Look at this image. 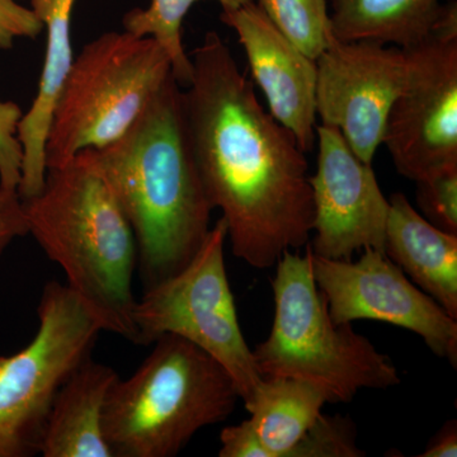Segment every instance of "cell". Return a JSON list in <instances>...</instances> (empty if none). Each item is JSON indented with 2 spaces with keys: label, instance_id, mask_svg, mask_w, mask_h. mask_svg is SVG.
<instances>
[{
  "label": "cell",
  "instance_id": "6da1fadb",
  "mask_svg": "<svg viewBox=\"0 0 457 457\" xmlns=\"http://www.w3.org/2000/svg\"><path fill=\"white\" fill-rule=\"evenodd\" d=\"M183 111L198 174L231 252L257 270L308 245L314 225L305 152L262 106L218 33L192 53Z\"/></svg>",
  "mask_w": 457,
  "mask_h": 457
},
{
  "label": "cell",
  "instance_id": "7a4b0ae2",
  "mask_svg": "<svg viewBox=\"0 0 457 457\" xmlns=\"http://www.w3.org/2000/svg\"><path fill=\"white\" fill-rule=\"evenodd\" d=\"M173 74L120 139L90 150L130 222L144 290L185 269L212 230V204Z\"/></svg>",
  "mask_w": 457,
  "mask_h": 457
},
{
  "label": "cell",
  "instance_id": "3957f363",
  "mask_svg": "<svg viewBox=\"0 0 457 457\" xmlns=\"http://www.w3.org/2000/svg\"><path fill=\"white\" fill-rule=\"evenodd\" d=\"M22 203L29 234L64 270L102 332L135 343L137 240L90 150L47 170L41 191Z\"/></svg>",
  "mask_w": 457,
  "mask_h": 457
},
{
  "label": "cell",
  "instance_id": "277c9868",
  "mask_svg": "<svg viewBox=\"0 0 457 457\" xmlns=\"http://www.w3.org/2000/svg\"><path fill=\"white\" fill-rule=\"evenodd\" d=\"M134 375L111 387L104 435L113 457H173L237 407L233 378L186 339L164 335Z\"/></svg>",
  "mask_w": 457,
  "mask_h": 457
},
{
  "label": "cell",
  "instance_id": "5b68a950",
  "mask_svg": "<svg viewBox=\"0 0 457 457\" xmlns=\"http://www.w3.org/2000/svg\"><path fill=\"white\" fill-rule=\"evenodd\" d=\"M275 317L269 337L253 350L262 376L306 381L328 403H351L363 389L402 383L392 359L352 324H336L312 278L308 252H285L272 279Z\"/></svg>",
  "mask_w": 457,
  "mask_h": 457
},
{
  "label": "cell",
  "instance_id": "8992f818",
  "mask_svg": "<svg viewBox=\"0 0 457 457\" xmlns=\"http://www.w3.org/2000/svg\"><path fill=\"white\" fill-rule=\"evenodd\" d=\"M171 74L170 56L154 38L123 29L88 42L74 57L51 114L47 170L120 139Z\"/></svg>",
  "mask_w": 457,
  "mask_h": 457
},
{
  "label": "cell",
  "instance_id": "52a82bcc",
  "mask_svg": "<svg viewBox=\"0 0 457 457\" xmlns=\"http://www.w3.org/2000/svg\"><path fill=\"white\" fill-rule=\"evenodd\" d=\"M227 240L220 218L185 269L144 290L132 314L135 345H153L164 335L191 342L227 370L246 403L263 376L237 318L225 267Z\"/></svg>",
  "mask_w": 457,
  "mask_h": 457
},
{
  "label": "cell",
  "instance_id": "ba28073f",
  "mask_svg": "<svg viewBox=\"0 0 457 457\" xmlns=\"http://www.w3.org/2000/svg\"><path fill=\"white\" fill-rule=\"evenodd\" d=\"M38 329L12 356H0V457L40 453L60 387L88 359L101 327L66 285L50 281L37 308Z\"/></svg>",
  "mask_w": 457,
  "mask_h": 457
},
{
  "label": "cell",
  "instance_id": "9c48e42d",
  "mask_svg": "<svg viewBox=\"0 0 457 457\" xmlns=\"http://www.w3.org/2000/svg\"><path fill=\"white\" fill-rule=\"evenodd\" d=\"M408 74L385 126L400 176L422 180L457 167V3L445 4L425 41L407 49Z\"/></svg>",
  "mask_w": 457,
  "mask_h": 457
},
{
  "label": "cell",
  "instance_id": "30bf717a",
  "mask_svg": "<svg viewBox=\"0 0 457 457\" xmlns=\"http://www.w3.org/2000/svg\"><path fill=\"white\" fill-rule=\"evenodd\" d=\"M312 278L336 324L381 321L416 333L432 353L457 365V320L420 290L383 251L359 261L329 260L306 249Z\"/></svg>",
  "mask_w": 457,
  "mask_h": 457
},
{
  "label": "cell",
  "instance_id": "8fae6325",
  "mask_svg": "<svg viewBox=\"0 0 457 457\" xmlns=\"http://www.w3.org/2000/svg\"><path fill=\"white\" fill-rule=\"evenodd\" d=\"M315 62L320 125L339 130L354 154L372 164L390 108L407 79V51L332 35Z\"/></svg>",
  "mask_w": 457,
  "mask_h": 457
},
{
  "label": "cell",
  "instance_id": "7c38bea8",
  "mask_svg": "<svg viewBox=\"0 0 457 457\" xmlns=\"http://www.w3.org/2000/svg\"><path fill=\"white\" fill-rule=\"evenodd\" d=\"M317 140L312 251L329 260H351L365 249L384 252L390 204L372 164L361 161L333 126L318 125Z\"/></svg>",
  "mask_w": 457,
  "mask_h": 457
},
{
  "label": "cell",
  "instance_id": "4fadbf2b",
  "mask_svg": "<svg viewBox=\"0 0 457 457\" xmlns=\"http://www.w3.org/2000/svg\"><path fill=\"white\" fill-rule=\"evenodd\" d=\"M220 21L237 33L270 113L303 152H312L317 141V62L278 31L255 2L221 9Z\"/></svg>",
  "mask_w": 457,
  "mask_h": 457
},
{
  "label": "cell",
  "instance_id": "5bb4252c",
  "mask_svg": "<svg viewBox=\"0 0 457 457\" xmlns=\"http://www.w3.org/2000/svg\"><path fill=\"white\" fill-rule=\"evenodd\" d=\"M32 11L46 31V51L37 93L18 125L22 147V170L18 195L29 200L44 187L46 179L47 131L51 114L66 74L74 60L71 22L75 0H29Z\"/></svg>",
  "mask_w": 457,
  "mask_h": 457
},
{
  "label": "cell",
  "instance_id": "9a60e30c",
  "mask_svg": "<svg viewBox=\"0 0 457 457\" xmlns=\"http://www.w3.org/2000/svg\"><path fill=\"white\" fill-rule=\"evenodd\" d=\"M389 204L385 254L457 320V234L432 225L404 194Z\"/></svg>",
  "mask_w": 457,
  "mask_h": 457
},
{
  "label": "cell",
  "instance_id": "2e32d148",
  "mask_svg": "<svg viewBox=\"0 0 457 457\" xmlns=\"http://www.w3.org/2000/svg\"><path fill=\"white\" fill-rule=\"evenodd\" d=\"M110 366L88 357L60 387L42 438L44 457H113L104 435L108 393L119 380Z\"/></svg>",
  "mask_w": 457,
  "mask_h": 457
},
{
  "label": "cell",
  "instance_id": "e0dca14e",
  "mask_svg": "<svg viewBox=\"0 0 457 457\" xmlns=\"http://www.w3.org/2000/svg\"><path fill=\"white\" fill-rule=\"evenodd\" d=\"M444 0H328L333 36L411 49L435 29Z\"/></svg>",
  "mask_w": 457,
  "mask_h": 457
},
{
  "label": "cell",
  "instance_id": "ac0fdd59",
  "mask_svg": "<svg viewBox=\"0 0 457 457\" xmlns=\"http://www.w3.org/2000/svg\"><path fill=\"white\" fill-rule=\"evenodd\" d=\"M327 403V394L315 385L263 376L253 396L245 403L263 457H290L294 447L323 414Z\"/></svg>",
  "mask_w": 457,
  "mask_h": 457
},
{
  "label": "cell",
  "instance_id": "d6986e66",
  "mask_svg": "<svg viewBox=\"0 0 457 457\" xmlns=\"http://www.w3.org/2000/svg\"><path fill=\"white\" fill-rule=\"evenodd\" d=\"M201 0H152L145 9L135 8L125 14V31L139 37H152L170 56L171 73L180 87H187L192 78L191 56L182 41V25L189 9ZM221 9L242 7L254 0H213Z\"/></svg>",
  "mask_w": 457,
  "mask_h": 457
},
{
  "label": "cell",
  "instance_id": "ffe728a7",
  "mask_svg": "<svg viewBox=\"0 0 457 457\" xmlns=\"http://www.w3.org/2000/svg\"><path fill=\"white\" fill-rule=\"evenodd\" d=\"M278 31L317 60L330 40L328 0H254Z\"/></svg>",
  "mask_w": 457,
  "mask_h": 457
},
{
  "label": "cell",
  "instance_id": "44dd1931",
  "mask_svg": "<svg viewBox=\"0 0 457 457\" xmlns=\"http://www.w3.org/2000/svg\"><path fill=\"white\" fill-rule=\"evenodd\" d=\"M357 428L350 417L324 416L306 432L291 451L290 457H362L357 446Z\"/></svg>",
  "mask_w": 457,
  "mask_h": 457
},
{
  "label": "cell",
  "instance_id": "7402d4cb",
  "mask_svg": "<svg viewBox=\"0 0 457 457\" xmlns=\"http://www.w3.org/2000/svg\"><path fill=\"white\" fill-rule=\"evenodd\" d=\"M417 183V204L423 218L436 228L457 234V167Z\"/></svg>",
  "mask_w": 457,
  "mask_h": 457
},
{
  "label": "cell",
  "instance_id": "603a6c76",
  "mask_svg": "<svg viewBox=\"0 0 457 457\" xmlns=\"http://www.w3.org/2000/svg\"><path fill=\"white\" fill-rule=\"evenodd\" d=\"M23 111L16 102L0 99V187L17 191L22 170L18 125Z\"/></svg>",
  "mask_w": 457,
  "mask_h": 457
},
{
  "label": "cell",
  "instance_id": "cb8c5ba5",
  "mask_svg": "<svg viewBox=\"0 0 457 457\" xmlns=\"http://www.w3.org/2000/svg\"><path fill=\"white\" fill-rule=\"evenodd\" d=\"M44 31L40 18L18 0H0V50H9L20 38H36Z\"/></svg>",
  "mask_w": 457,
  "mask_h": 457
},
{
  "label": "cell",
  "instance_id": "d4e9b609",
  "mask_svg": "<svg viewBox=\"0 0 457 457\" xmlns=\"http://www.w3.org/2000/svg\"><path fill=\"white\" fill-rule=\"evenodd\" d=\"M29 234L22 198L17 191L0 187V255L17 237Z\"/></svg>",
  "mask_w": 457,
  "mask_h": 457
},
{
  "label": "cell",
  "instance_id": "484cf974",
  "mask_svg": "<svg viewBox=\"0 0 457 457\" xmlns=\"http://www.w3.org/2000/svg\"><path fill=\"white\" fill-rule=\"evenodd\" d=\"M220 457H263L260 440L248 420L239 425L225 427L220 435Z\"/></svg>",
  "mask_w": 457,
  "mask_h": 457
},
{
  "label": "cell",
  "instance_id": "4316f807",
  "mask_svg": "<svg viewBox=\"0 0 457 457\" xmlns=\"http://www.w3.org/2000/svg\"><path fill=\"white\" fill-rule=\"evenodd\" d=\"M420 457H456L457 431L455 423H449L444 431L436 436L433 444L429 445Z\"/></svg>",
  "mask_w": 457,
  "mask_h": 457
}]
</instances>
